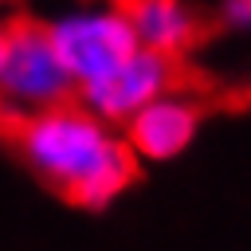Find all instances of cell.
Returning <instances> with one entry per match:
<instances>
[{
    "label": "cell",
    "mask_w": 251,
    "mask_h": 251,
    "mask_svg": "<svg viewBox=\"0 0 251 251\" xmlns=\"http://www.w3.org/2000/svg\"><path fill=\"white\" fill-rule=\"evenodd\" d=\"M16 157L63 200L78 208L114 204L137 176V161L118 126L90 114L78 98L0 126Z\"/></svg>",
    "instance_id": "cell-1"
},
{
    "label": "cell",
    "mask_w": 251,
    "mask_h": 251,
    "mask_svg": "<svg viewBox=\"0 0 251 251\" xmlns=\"http://www.w3.org/2000/svg\"><path fill=\"white\" fill-rule=\"evenodd\" d=\"M43 27L75 82V94L106 78L118 63H126L137 51L122 0H75L47 16Z\"/></svg>",
    "instance_id": "cell-2"
},
{
    "label": "cell",
    "mask_w": 251,
    "mask_h": 251,
    "mask_svg": "<svg viewBox=\"0 0 251 251\" xmlns=\"http://www.w3.org/2000/svg\"><path fill=\"white\" fill-rule=\"evenodd\" d=\"M75 98V82L43 20H12L0 55V126L43 114Z\"/></svg>",
    "instance_id": "cell-3"
},
{
    "label": "cell",
    "mask_w": 251,
    "mask_h": 251,
    "mask_svg": "<svg viewBox=\"0 0 251 251\" xmlns=\"http://www.w3.org/2000/svg\"><path fill=\"white\" fill-rule=\"evenodd\" d=\"M176 86H180V63L169 59V55L137 47L126 63H118L106 78H98L94 86L78 90L75 98L90 114H98L102 122L122 129L137 110H145L149 102H157L161 94H169Z\"/></svg>",
    "instance_id": "cell-4"
},
{
    "label": "cell",
    "mask_w": 251,
    "mask_h": 251,
    "mask_svg": "<svg viewBox=\"0 0 251 251\" xmlns=\"http://www.w3.org/2000/svg\"><path fill=\"white\" fill-rule=\"evenodd\" d=\"M200 122H204L200 98L188 94L184 86H176V90L161 94L157 102H149L145 110H137V114L122 126V137H126L133 161L161 165V161L180 157V153L196 141Z\"/></svg>",
    "instance_id": "cell-5"
},
{
    "label": "cell",
    "mask_w": 251,
    "mask_h": 251,
    "mask_svg": "<svg viewBox=\"0 0 251 251\" xmlns=\"http://www.w3.org/2000/svg\"><path fill=\"white\" fill-rule=\"evenodd\" d=\"M122 8H126V20L133 27L137 47L157 51V55H169L176 63L204 35L200 12L188 0H122Z\"/></svg>",
    "instance_id": "cell-6"
},
{
    "label": "cell",
    "mask_w": 251,
    "mask_h": 251,
    "mask_svg": "<svg viewBox=\"0 0 251 251\" xmlns=\"http://www.w3.org/2000/svg\"><path fill=\"white\" fill-rule=\"evenodd\" d=\"M216 20L235 35H251V0H220Z\"/></svg>",
    "instance_id": "cell-7"
},
{
    "label": "cell",
    "mask_w": 251,
    "mask_h": 251,
    "mask_svg": "<svg viewBox=\"0 0 251 251\" xmlns=\"http://www.w3.org/2000/svg\"><path fill=\"white\" fill-rule=\"evenodd\" d=\"M4 31H8V24L0 20V55H4Z\"/></svg>",
    "instance_id": "cell-8"
}]
</instances>
